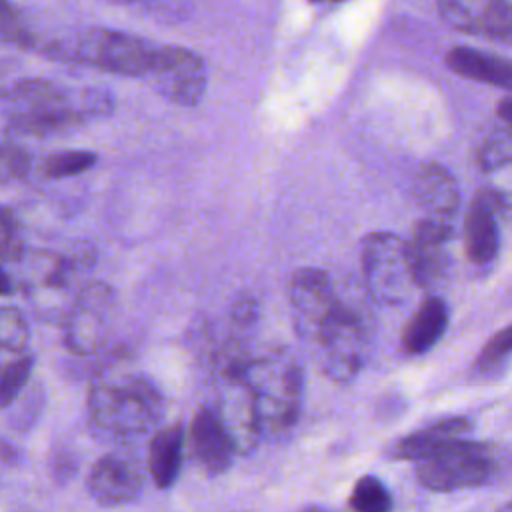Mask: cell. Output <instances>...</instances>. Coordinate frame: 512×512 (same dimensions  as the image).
Segmentation results:
<instances>
[{
  "label": "cell",
  "mask_w": 512,
  "mask_h": 512,
  "mask_svg": "<svg viewBox=\"0 0 512 512\" xmlns=\"http://www.w3.org/2000/svg\"><path fill=\"white\" fill-rule=\"evenodd\" d=\"M496 512H512V502H508V504H504V506H500Z\"/></svg>",
  "instance_id": "e575fe53"
},
{
  "label": "cell",
  "mask_w": 512,
  "mask_h": 512,
  "mask_svg": "<svg viewBox=\"0 0 512 512\" xmlns=\"http://www.w3.org/2000/svg\"><path fill=\"white\" fill-rule=\"evenodd\" d=\"M24 240L16 214L0 206V262H20L24 258Z\"/></svg>",
  "instance_id": "83f0119b"
},
{
  "label": "cell",
  "mask_w": 512,
  "mask_h": 512,
  "mask_svg": "<svg viewBox=\"0 0 512 512\" xmlns=\"http://www.w3.org/2000/svg\"><path fill=\"white\" fill-rule=\"evenodd\" d=\"M512 358V324L498 330L480 350L476 362H474V374L478 378H494L508 360Z\"/></svg>",
  "instance_id": "7402d4cb"
},
{
  "label": "cell",
  "mask_w": 512,
  "mask_h": 512,
  "mask_svg": "<svg viewBox=\"0 0 512 512\" xmlns=\"http://www.w3.org/2000/svg\"><path fill=\"white\" fill-rule=\"evenodd\" d=\"M338 298L330 278L318 268H302L290 280V306L294 326L302 338L318 340L324 324L334 312Z\"/></svg>",
  "instance_id": "30bf717a"
},
{
  "label": "cell",
  "mask_w": 512,
  "mask_h": 512,
  "mask_svg": "<svg viewBox=\"0 0 512 512\" xmlns=\"http://www.w3.org/2000/svg\"><path fill=\"white\" fill-rule=\"evenodd\" d=\"M148 78L166 100L180 106L198 104L206 92L204 60L182 46H160Z\"/></svg>",
  "instance_id": "9c48e42d"
},
{
  "label": "cell",
  "mask_w": 512,
  "mask_h": 512,
  "mask_svg": "<svg viewBox=\"0 0 512 512\" xmlns=\"http://www.w3.org/2000/svg\"><path fill=\"white\" fill-rule=\"evenodd\" d=\"M18 18H20L18 10L8 0H0V32H4L8 26H12Z\"/></svg>",
  "instance_id": "4dcf8cb0"
},
{
  "label": "cell",
  "mask_w": 512,
  "mask_h": 512,
  "mask_svg": "<svg viewBox=\"0 0 512 512\" xmlns=\"http://www.w3.org/2000/svg\"><path fill=\"white\" fill-rule=\"evenodd\" d=\"M326 374L336 382L352 380L368 352V330L360 314L338 300L318 340Z\"/></svg>",
  "instance_id": "52a82bcc"
},
{
  "label": "cell",
  "mask_w": 512,
  "mask_h": 512,
  "mask_svg": "<svg viewBox=\"0 0 512 512\" xmlns=\"http://www.w3.org/2000/svg\"><path fill=\"white\" fill-rule=\"evenodd\" d=\"M452 238V222L424 216L410 236L408 256L414 282L418 288L434 286L448 268V244Z\"/></svg>",
  "instance_id": "7c38bea8"
},
{
  "label": "cell",
  "mask_w": 512,
  "mask_h": 512,
  "mask_svg": "<svg viewBox=\"0 0 512 512\" xmlns=\"http://www.w3.org/2000/svg\"><path fill=\"white\" fill-rule=\"evenodd\" d=\"M16 290L14 278L0 266V296H10Z\"/></svg>",
  "instance_id": "d6a6232c"
},
{
  "label": "cell",
  "mask_w": 512,
  "mask_h": 512,
  "mask_svg": "<svg viewBox=\"0 0 512 512\" xmlns=\"http://www.w3.org/2000/svg\"><path fill=\"white\" fill-rule=\"evenodd\" d=\"M86 406L92 424L116 436L148 432L164 414L160 390L138 374L94 380L88 390Z\"/></svg>",
  "instance_id": "6da1fadb"
},
{
  "label": "cell",
  "mask_w": 512,
  "mask_h": 512,
  "mask_svg": "<svg viewBox=\"0 0 512 512\" xmlns=\"http://www.w3.org/2000/svg\"><path fill=\"white\" fill-rule=\"evenodd\" d=\"M98 162V156L90 150H66V152H54L42 158L40 172L42 176L50 180L70 178L78 176L82 172H88Z\"/></svg>",
  "instance_id": "603a6c76"
},
{
  "label": "cell",
  "mask_w": 512,
  "mask_h": 512,
  "mask_svg": "<svg viewBox=\"0 0 512 512\" xmlns=\"http://www.w3.org/2000/svg\"><path fill=\"white\" fill-rule=\"evenodd\" d=\"M414 198L416 204L424 210V216L438 218V220H450L456 214L458 208V184L454 176L438 164L424 166L416 178H414Z\"/></svg>",
  "instance_id": "ac0fdd59"
},
{
  "label": "cell",
  "mask_w": 512,
  "mask_h": 512,
  "mask_svg": "<svg viewBox=\"0 0 512 512\" xmlns=\"http://www.w3.org/2000/svg\"><path fill=\"white\" fill-rule=\"evenodd\" d=\"M188 438L190 454L206 474L216 476L228 470L236 450L214 408L202 406L194 414Z\"/></svg>",
  "instance_id": "9a60e30c"
},
{
  "label": "cell",
  "mask_w": 512,
  "mask_h": 512,
  "mask_svg": "<svg viewBox=\"0 0 512 512\" xmlns=\"http://www.w3.org/2000/svg\"><path fill=\"white\" fill-rule=\"evenodd\" d=\"M348 506L354 512H390L392 496L376 476H362L348 496Z\"/></svg>",
  "instance_id": "cb8c5ba5"
},
{
  "label": "cell",
  "mask_w": 512,
  "mask_h": 512,
  "mask_svg": "<svg viewBox=\"0 0 512 512\" xmlns=\"http://www.w3.org/2000/svg\"><path fill=\"white\" fill-rule=\"evenodd\" d=\"M498 198L484 190L480 192L466 214L464 222V242L468 258L476 264L490 262L498 252Z\"/></svg>",
  "instance_id": "2e32d148"
},
{
  "label": "cell",
  "mask_w": 512,
  "mask_h": 512,
  "mask_svg": "<svg viewBox=\"0 0 512 512\" xmlns=\"http://www.w3.org/2000/svg\"><path fill=\"white\" fill-rule=\"evenodd\" d=\"M32 374V358L20 354L12 362L0 366V408H8L16 402L28 378Z\"/></svg>",
  "instance_id": "d4e9b609"
},
{
  "label": "cell",
  "mask_w": 512,
  "mask_h": 512,
  "mask_svg": "<svg viewBox=\"0 0 512 512\" xmlns=\"http://www.w3.org/2000/svg\"><path fill=\"white\" fill-rule=\"evenodd\" d=\"M14 134L48 138L86 122L78 94L44 78H24L0 94Z\"/></svg>",
  "instance_id": "3957f363"
},
{
  "label": "cell",
  "mask_w": 512,
  "mask_h": 512,
  "mask_svg": "<svg viewBox=\"0 0 512 512\" xmlns=\"http://www.w3.org/2000/svg\"><path fill=\"white\" fill-rule=\"evenodd\" d=\"M184 432L180 424L160 428L148 446V472L154 484L162 490L170 488L182 468Z\"/></svg>",
  "instance_id": "ffe728a7"
},
{
  "label": "cell",
  "mask_w": 512,
  "mask_h": 512,
  "mask_svg": "<svg viewBox=\"0 0 512 512\" xmlns=\"http://www.w3.org/2000/svg\"><path fill=\"white\" fill-rule=\"evenodd\" d=\"M234 450L240 454L250 452L262 432V422L250 388L238 374L226 372V384L220 392L218 408H214Z\"/></svg>",
  "instance_id": "4fadbf2b"
},
{
  "label": "cell",
  "mask_w": 512,
  "mask_h": 512,
  "mask_svg": "<svg viewBox=\"0 0 512 512\" xmlns=\"http://www.w3.org/2000/svg\"><path fill=\"white\" fill-rule=\"evenodd\" d=\"M116 4H144V2H152V0H110Z\"/></svg>",
  "instance_id": "836d02e7"
},
{
  "label": "cell",
  "mask_w": 512,
  "mask_h": 512,
  "mask_svg": "<svg viewBox=\"0 0 512 512\" xmlns=\"http://www.w3.org/2000/svg\"><path fill=\"white\" fill-rule=\"evenodd\" d=\"M86 486L94 502L100 506H126L140 496L144 488V474L136 456L126 452H108L94 462Z\"/></svg>",
  "instance_id": "8fae6325"
},
{
  "label": "cell",
  "mask_w": 512,
  "mask_h": 512,
  "mask_svg": "<svg viewBox=\"0 0 512 512\" xmlns=\"http://www.w3.org/2000/svg\"><path fill=\"white\" fill-rule=\"evenodd\" d=\"M480 164L486 170L512 164V132L506 128L496 132L492 138H488L480 150Z\"/></svg>",
  "instance_id": "f546056e"
},
{
  "label": "cell",
  "mask_w": 512,
  "mask_h": 512,
  "mask_svg": "<svg viewBox=\"0 0 512 512\" xmlns=\"http://www.w3.org/2000/svg\"><path fill=\"white\" fill-rule=\"evenodd\" d=\"M30 340V328L24 314L14 306H0V348L22 354Z\"/></svg>",
  "instance_id": "484cf974"
},
{
  "label": "cell",
  "mask_w": 512,
  "mask_h": 512,
  "mask_svg": "<svg viewBox=\"0 0 512 512\" xmlns=\"http://www.w3.org/2000/svg\"><path fill=\"white\" fill-rule=\"evenodd\" d=\"M362 272L370 296L384 306L404 304L418 288L408 244L392 232H372L362 240Z\"/></svg>",
  "instance_id": "8992f818"
},
{
  "label": "cell",
  "mask_w": 512,
  "mask_h": 512,
  "mask_svg": "<svg viewBox=\"0 0 512 512\" xmlns=\"http://www.w3.org/2000/svg\"><path fill=\"white\" fill-rule=\"evenodd\" d=\"M114 308V292L104 282L86 284L72 300L64 318V344L74 354L102 348Z\"/></svg>",
  "instance_id": "ba28073f"
},
{
  "label": "cell",
  "mask_w": 512,
  "mask_h": 512,
  "mask_svg": "<svg viewBox=\"0 0 512 512\" xmlns=\"http://www.w3.org/2000/svg\"><path fill=\"white\" fill-rule=\"evenodd\" d=\"M498 116L504 124V128L508 132H512V96L510 98H504L500 104H498Z\"/></svg>",
  "instance_id": "1f68e13d"
},
{
  "label": "cell",
  "mask_w": 512,
  "mask_h": 512,
  "mask_svg": "<svg viewBox=\"0 0 512 512\" xmlns=\"http://www.w3.org/2000/svg\"><path fill=\"white\" fill-rule=\"evenodd\" d=\"M158 48L146 38L110 30L86 28L72 36L50 38L46 58L84 64L118 76H150L156 64Z\"/></svg>",
  "instance_id": "7a4b0ae2"
},
{
  "label": "cell",
  "mask_w": 512,
  "mask_h": 512,
  "mask_svg": "<svg viewBox=\"0 0 512 512\" xmlns=\"http://www.w3.org/2000/svg\"><path fill=\"white\" fill-rule=\"evenodd\" d=\"M32 160L26 148H22L12 136L0 138V184L22 180L28 176Z\"/></svg>",
  "instance_id": "4316f807"
},
{
  "label": "cell",
  "mask_w": 512,
  "mask_h": 512,
  "mask_svg": "<svg viewBox=\"0 0 512 512\" xmlns=\"http://www.w3.org/2000/svg\"><path fill=\"white\" fill-rule=\"evenodd\" d=\"M450 70L462 78L512 90V62L468 46L452 48L446 56Z\"/></svg>",
  "instance_id": "d6986e66"
},
{
  "label": "cell",
  "mask_w": 512,
  "mask_h": 512,
  "mask_svg": "<svg viewBox=\"0 0 512 512\" xmlns=\"http://www.w3.org/2000/svg\"><path fill=\"white\" fill-rule=\"evenodd\" d=\"M304 512H324V510H316V508H310V510H304Z\"/></svg>",
  "instance_id": "d590c367"
},
{
  "label": "cell",
  "mask_w": 512,
  "mask_h": 512,
  "mask_svg": "<svg viewBox=\"0 0 512 512\" xmlns=\"http://www.w3.org/2000/svg\"><path fill=\"white\" fill-rule=\"evenodd\" d=\"M496 472L494 450L484 442L456 440L416 462L418 482L432 492H454L486 484Z\"/></svg>",
  "instance_id": "5b68a950"
},
{
  "label": "cell",
  "mask_w": 512,
  "mask_h": 512,
  "mask_svg": "<svg viewBox=\"0 0 512 512\" xmlns=\"http://www.w3.org/2000/svg\"><path fill=\"white\" fill-rule=\"evenodd\" d=\"M226 372L238 374L250 388L262 430H288L300 412L302 372L292 360L272 354L232 362Z\"/></svg>",
  "instance_id": "277c9868"
},
{
  "label": "cell",
  "mask_w": 512,
  "mask_h": 512,
  "mask_svg": "<svg viewBox=\"0 0 512 512\" xmlns=\"http://www.w3.org/2000/svg\"><path fill=\"white\" fill-rule=\"evenodd\" d=\"M438 8L460 32L512 42V0H438Z\"/></svg>",
  "instance_id": "5bb4252c"
},
{
  "label": "cell",
  "mask_w": 512,
  "mask_h": 512,
  "mask_svg": "<svg viewBox=\"0 0 512 512\" xmlns=\"http://www.w3.org/2000/svg\"><path fill=\"white\" fill-rule=\"evenodd\" d=\"M470 428H472V422L464 416L438 420L426 428H420V430L400 438L392 448V458L408 460V462L426 460L428 456L436 454L438 450L446 448L448 444L466 438Z\"/></svg>",
  "instance_id": "e0dca14e"
},
{
  "label": "cell",
  "mask_w": 512,
  "mask_h": 512,
  "mask_svg": "<svg viewBox=\"0 0 512 512\" xmlns=\"http://www.w3.org/2000/svg\"><path fill=\"white\" fill-rule=\"evenodd\" d=\"M78 104L86 120L106 118L114 112V94L106 86H88L78 92Z\"/></svg>",
  "instance_id": "f1b7e54d"
},
{
  "label": "cell",
  "mask_w": 512,
  "mask_h": 512,
  "mask_svg": "<svg viewBox=\"0 0 512 512\" xmlns=\"http://www.w3.org/2000/svg\"><path fill=\"white\" fill-rule=\"evenodd\" d=\"M448 326V306L442 298H426L402 334V348L408 354L428 352L444 334Z\"/></svg>",
  "instance_id": "44dd1931"
}]
</instances>
